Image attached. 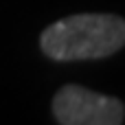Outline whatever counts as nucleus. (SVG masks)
Returning <instances> with one entry per match:
<instances>
[{"label":"nucleus","instance_id":"1","mask_svg":"<svg viewBox=\"0 0 125 125\" xmlns=\"http://www.w3.org/2000/svg\"><path fill=\"white\" fill-rule=\"evenodd\" d=\"M40 46L53 62L103 59L125 46V20L114 13H77L48 24Z\"/></svg>","mask_w":125,"mask_h":125},{"label":"nucleus","instance_id":"2","mask_svg":"<svg viewBox=\"0 0 125 125\" xmlns=\"http://www.w3.org/2000/svg\"><path fill=\"white\" fill-rule=\"evenodd\" d=\"M53 114L62 125H121L125 105L116 97L68 83L55 92Z\"/></svg>","mask_w":125,"mask_h":125}]
</instances>
